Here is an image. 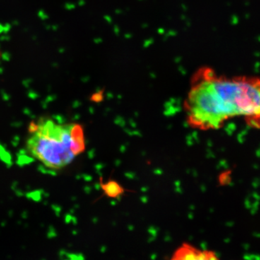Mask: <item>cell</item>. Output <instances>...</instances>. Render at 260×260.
<instances>
[{"instance_id": "7a4b0ae2", "label": "cell", "mask_w": 260, "mask_h": 260, "mask_svg": "<svg viewBox=\"0 0 260 260\" xmlns=\"http://www.w3.org/2000/svg\"><path fill=\"white\" fill-rule=\"evenodd\" d=\"M25 149L30 156L51 170L69 166L85 149L83 127L76 123L51 119L32 122Z\"/></svg>"}, {"instance_id": "277c9868", "label": "cell", "mask_w": 260, "mask_h": 260, "mask_svg": "<svg viewBox=\"0 0 260 260\" xmlns=\"http://www.w3.org/2000/svg\"><path fill=\"white\" fill-rule=\"evenodd\" d=\"M104 194L109 198H116L124 192V189L117 182L114 181H109L108 182L101 184Z\"/></svg>"}, {"instance_id": "6da1fadb", "label": "cell", "mask_w": 260, "mask_h": 260, "mask_svg": "<svg viewBox=\"0 0 260 260\" xmlns=\"http://www.w3.org/2000/svg\"><path fill=\"white\" fill-rule=\"evenodd\" d=\"M210 105L222 124L241 116L249 126L260 129V78L228 77L200 68Z\"/></svg>"}, {"instance_id": "3957f363", "label": "cell", "mask_w": 260, "mask_h": 260, "mask_svg": "<svg viewBox=\"0 0 260 260\" xmlns=\"http://www.w3.org/2000/svg\"><path fill=\"white\" fill-rule=\"evenodd\" d=\"M170 260H219V258L215 251L203 250L184 243L176 249Z\"/></svg>"}]
</instances>
